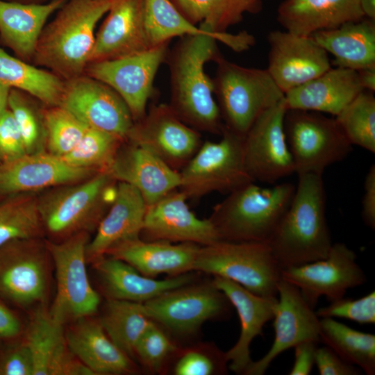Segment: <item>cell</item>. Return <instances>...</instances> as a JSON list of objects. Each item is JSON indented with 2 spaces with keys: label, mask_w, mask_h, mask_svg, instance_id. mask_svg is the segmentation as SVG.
I'll return each mask as SVG.
<instances>
[{
  "label": "cell",
  "mask_w": 375,
  "mask_h": 375,
  "mask_svg": "<svg viewBox=\"0 0 375 375\" xmlns=\"http://www.w3.org/2000/svg\"><path fill=\"white\" fill-rule=\"evenodd\" d=\"M218 39L209 35H188L176 44L167 60L170 73V103L179 118L194 129L221 135L224 127L214 99V85L205 65L222 53Z\"/></svg>",
  "instance_id": "obj_1"
},
{
  "label": "cell",
  "mask_w": 375,
  "mask_h": 375,
  "mask_svg": "<svg viewBox=\"0 0 375 375\" xmlns=\"http://www.w3.org/2000/svg\"><path fill=\"white\" fill-rule=\"evenodd\" d=\"M267 243L281 269L328 256L333 243L322 174H298L291 202Z\"/></svg>",
  "instance_id": "obj_2"
},
{
  "label": "cell",
  "mask_w": 375,
  "mask_h": 375,
  "mask_svg": "<svg viewBox=\"0 0 375 375\" xmlns=\"http://www.w3.org/2000/svg\"><path fill=\"white\" fill-rule=\"evenodd\" d=\"M112 0H67L45 25L33 61L67 81L85 74L95 41V28Z\"/></svg>",
  "instance_id": "obj_3"
},
{
  "label": "cell",
  "mask_w": 375,
  "mask_h": 375,
  "mask_svg": "<svg viewBox=\"0 0 375 375\" xmlns=\"http://www.w3.org/2000/svg\"><path fill=\"white\" fill-rule=\"evenodd\" d=\"M117 181L108 171L72 184L54 187L38 195L44 230L50 241L60 242L95 231L113 202Z\"/></svg>",
  "instance_id": "obj_4"
},
{
  "label": "cell",
  "mask_w": 375,
  "mask_h": 375,
  "mask_svg": "<svg viewBox=\"0 0 375 375\" xmlns=\"http://www.w3.org/2000/svg\"><path fill=\"white\" fill-rule=\"evenodd\" d=\"M295 187L281 183L261 187L248 183L228 193L209 219L220 240L267 242L288 209Z\"/></svg>",
  "instance_id": "obj_5"
},
{
  "label": "cell",
  "mask_w": 375,
  "mask_h": 375,
  "mask_svg": "<svg viewBox=\"0 0 375 375\" xmlns=\"http://www.w3.org/2000/svg\"><path fill=\"white\" fill-rule=\"evenodd\" d=\"M215 62L214 94L224 126L244 137L255 120L285 94L267 69L243 67L222 55Z\"/></svg>",
  "instance_id": "obj_6"
},
{
  "label": "cell",
  "mask_w": 375,
  "mask_h": 375,
  "mask_svg": "<svg viewBox=\"0 0 375 375\" xmlns=\"http://www.w3.org/2000/svg\"><path fill=\"white\" fill-rule=\"evenodd\" d=\"M193 271L231 280L262 297H277L281 279V269L265 242L219 240L201 246Z\"/></svg>",
  "instance_id": "obj_7"
},
{
  "label": "cell",
  "mask_w": 375,
  "mask_h": 375,
  "mask_svg": "<svg viewBox=\"0 0 375 375\" xmlns=\"http://www.w3.org/2000/svg\"><path fill=\"white\" fill-rule=\"evenodd\" d=\"M90 233L80 232L60 242L46 240L55 269L56 290L50 315L62 325L97 312L101 299L86 269Z\"/></svg>",
  "instance_id": "obj_8"
},
{
  "label": "cell",
  "mask_w": 375,
  "mask_h": 375,
  "mask_svg": "<svg viewBox=\"0 0 375 375\" xmlns=\"http://www.w3.org/2000/svg\"><path fill=\"white\" fill-rule=\"evenodd\" d=\"M217 142L206 141L179 172L178 189L188 199H199L214 192L229 193L254 182L244 165L243 137L224 126Z\"/></svg>",
  "instance_id": "obj_9"
},
{
  "label": "cell",
  "mask_w": 375,
  "mask_h": 375,
  "mask_svg": "<svg viewBox=\"0 0 375 375\" xmlns=\"http://www.w3.org/2000/svg\"><path fill=\"white\" fill-rule=\"evenodd\" d=\"M53 262L42 238L0 247V296L22 308L48 306Z\"/></svg>",
  "instance_id": "obj_10"
},
{
  "label": "cell",
  "mask_w": 375,
  "mask_h": 375,
  "mask_svg": "<svg viewBox=\"0 0 375 375\" xmlns=\"http://www.w3.org/2000/svg\"><path fill=\"white\" fill-rule=\"evenodd\" d=\"M284 128L297 174H322L327 167L345 158L352 149L335 118L320 112L287 110Z\"/></svg>",
  "instance_id": "obj_11"
},
{
  "label": "cell",
  "mask_w": 375,
  "mask_h": 375,
  "mask_svg": "<svg viewBox=\"0 0 375 375\" xmlns=\"http://www.w3.org/2000/svg\"><path fill=\"white\" fill-rule=\"evenodd\" d=\"M142 304L151 319L181 336L194 334L208 320L227 316L232 306L212 281L181 286Z\"/></svg>",
  "instance_id": "obj_12"
},
{
  "label": "cell",
  "mask_w": 375,
  "mask_h": 375,
  "mask_svg": "<svg viewBox=\"0 0 375 375\" xmlns=\"http://www.w3.org/2000/svg\"><path fill=\"white\" fill-rule=\"evenodd\" d=\"M168 44L165 42L117 59L90 62L85 74L112 88L127 105L134 122H138L146 115L148 101L154 94V79L167 60Z\"/></svg>",
  "instance_id": "obj_13"
},
{
  "label": "cell",
  "mask_w": 375,
  "mask_h": 375,
  "mask_svg": "<svg viewBox=\"0 0 375 375\" xmlns=\"http://www.w3.org/2000/svg\"><path fill=\"white\" fill-rule=\"evenodd\" d=\"M356 258L345 244L334 243L325 258L281 269V279L296 286L315 308L319 297L330 301L341 299L349 289L367 281Z\"/></svg>",
  "instance_id": "obj_14"
},
{
  "label": "cell",
  "mask_w": 375,
  "mask_h": 375,
  "mask_svg": "<svg viewBox=\"0 0 375 375\" xmlns=\"http://www.w3.org/2000/svg\"><path fill=\"white\" fill-rule=\"evenodd\" d=\"M286 111L283 98L263 112L243 137L244 165L254 182L274 183L295 173L284 128Z\"/></svg>",
  "instance_id": "obj_15"
},
{
  "label": "cell",
  "mask_w": 375,
  "mask_h": 375,
  "mask_svg": "<svg viewBox=\"0 0 375 375\" xmlns=\"http://www.w3.org/2000/svg\"><path fill=\"white\" fill-rule=\"evenodd\" d=\"M64 81L59 106L89 128L126 141L135 122L127 105L112 88L85 74Z\"/></svg>",
  "instance_id": "obj_16"
},
{
  "label": "cell",
  "mask_w": 375,
  "mask_h": 375,
  "mask_svg": "<svg viewBox=\"0 0 375 375\" xmlns=\"http://www.w3.org/2000/svg\"><path fill=\"white\" fill-rule=\"evenodd\" d=\"M126 141L146 149L178 172L202 144L200 133L183 122L167 103L152 106L134 123Z\"/></svg>",
  "instance_id": "obj_17"
},
{
  "label": "cell",
  "mask_w": 375,
  "mask_h": 375,
  "mask_svg": "<svg viewBox=\"0 0 375 375\" xmlns=\"http://www.w3.org/2000/svg\"><path fill=\"white\" fill-rule=\"evenodd\" d=\"M275 337L268 352L252 361L244 375H262L281 353L305 341L319 342L320 319L300 290L281 279L277 286V303L274 315Z\"/></svg>",
  "instance_id": "obj_18"
},
{
  "label": "cell",
  "mask_w": 375,
  "mask_h": 375,
  "mask_svg": "<svg viewBox=\"0 0 375 375\" xmlns=\"http://www.w3.org/2000/svg\"><path fill=\"white\" fill-rule=\"evenodd\" d=\"M267 70L285 94L331 68L328 53L311 37L272 31Z\"/></svg>",
  "instance_id": "obj_19"
},
{
  "label": "cell",
  "mask_w": 375,
  "mask_h": 375,
  "mask_svg": "<svg viewBox=\"0 0 375 375\" xmlns=\"http://www.w3.org/2000/svg\"><path fill=\"white\" fill-rule=\"evenodd\" d=\"M186 195L176 189L147 207L140 237L147 241L191 242L200 246L220 240L209 219L198 218L186 202Z\"/></svg>",
  "instance_id": "obj_20"
},
{
  "label": "cell",
  "mask_w": 375,
  "mask_h": 375,
  "mask_svg": "<svg viewBox=\"0 0 375 375\" xmlns=\"http://www.w3.org/2000/svg\"><path fill=\"white\" fill-rule=\"evenodd\" d=\"M98 172L73 167L47 151L26 153L0 163V198L76 183Z\"/></svg>",
  "instance_id": "obj_21"
},
{
  "label": "cell",
  "mask_w": 375,
  "mask_h": 375,
  "mask_svg": "<svg viewBox=\"0 0 375 375\" xmlns=\"http://www.w3.org/2000/svg\"><path fill=\"white\" fill-rule=\"evenodd\" d=\"M107 13L96 33L89 63L117 59L153 47L145 26L144 0H112Z\"/></svg>",
  "instance_id": "obj_22"
},
{
  "label": "cell",
  "mask_w": 375,
  "mask_h": 375,
  "mask_svg": "<svg viewBox=\"0 0 375 375\" xmlns=\"http://www.w3.org/2000/svg\"><path fill=\"white\" fill-rule=\"evenodd\" d=\"M108 171L117 182L135 187L147 207L178 189L181 184L178 172L149 151L128 141L122 143Z\"/></svg>",
  "instance_id": "obj_23"
},
{
  "label": "cell",
  "mask_w": 375,
  "mask_h": 375,
  "mask_svg": "<svg viewBox=\"0 0 375 375\" xmlns=\"http://www.w3.org/2000/svg\"><path fill=\"white\" fill-rule=\"evenodd\" d=\"M215 286L228 298L238 314L241 331L235 345L225 352L228 368L238 374H244L253 361L250 345L253 340L262 333L265 324L273 319L277 297L255 294L231 280L214 276Z\"/></svg>",
  "instance_id": "obj_24"
},
{
  "label": "cell",
  "mask_w": 375,
  "mask_h": 375,
  "mask_svg": "<svg viewBox=\"0 0 375 375\" xmlns=\"http://www.w3.org/2000/svg\"><path fill=\"white\" fill-rule=\"evenodd\" d=\"M107 299L144 303L169 290L194 282L193 272L158 280L142 275L126 262L104 256L92 263Z\"/></svg>",
  "instance_id": "obj_25"
},
{
  "label": "cell",
  "mask_w": 375,
  "mask_h": 375,
  "mask_svg": "<svg viewBox=\"0 0 375 375\" xmlns=\"http://www.w3.org/2000/svg\"><path fill=\"white\" fill-rule=\"evenodd\" d=\"M147 206L140 192L131 185L117 182L115 198L99 222L86 249L92 264L123 241L140 238Z\"/></svg>",
  "instance_id": "obj_26"
},
{
  "label": "cell",
  "mask_w": 375,
  "mask_h": 375,
  "mask_svg": "<svg viewBox=\"0 0 375 375\" xmlns=\"http://www.w3.org/2000/svg\"><path fill=\"white\" fill-rule=\"evenodd\" d=\"M201 246L191 242L173 244L165 241H147L140 238L119 242L106 255L126 262L144 276H174L194 272V261Z\"/></svg>",
  "instance_id": "obj_27"
},
{
  "label": "cell",
  "mask_w": 375,
  "mask_h": 375,
  "mask_svg": "<svg viewBox=\"0 0 375 375\" xmlns=\"http://www.w3.org/2000/svg\"><path fill=\"white\" fill-rule=\"evenodd\" d=\"M364 91L356 70L331 68L285 93L287 110H302L337 116Z\"/></svg>",
  "instance_id": "obj_28"
},
{
  "label": "cell",
  "mask_w": 375,
  "mask_h": 375,
  "mask_svg": "<svg viewBox=\"0 0 375 375\" xmlns=\"http://www.w3.org/2000/svg\"><path fill=\"white\" fill-rule=\"evenodd\" d=\"M65 337L73 353L95 375L138 371L131 358L110 339L98 319L87 317L70 323Z\"/></svg>",
  "instance_id": "obj_29"
},
{
  "label": "cell",
  "mask_w": 375,
  "mask_h": 375,
  "mask_svg": "<svg viewBox=\"0 0 375 375\" xmlns=\"http://www.w3.org/2000/svg\"><path fill=\"white\" fill-rule=\"evenodd\" d=\"M277 13V20L286 31L301 36H311L365 17L360 0H285Z\"/></svg>",
  "instance_id": "obj_30"
},
{
  "label": "cell",
  "mask_w": 375,
  "mask_h": 375,
  "mask_svg": "<svg viewBox=\"0 0 375 375\" xmlns=\"http://www.w3.org/2000/svg\"><path fill=\"white\" fill-rule=\"evenodd\" d=\"M66 1L30 3L0 0V35L3 42L20 59L33 60L47 19Z\"/></svg>",
  "instance_id": "obj_31"
},
{
  "label": "cell",
  "mask_w": 375,
  "mask_h": 375,
  "mask_svg": "<svg viewBox=\"0 0 375 375\" xmlns=\"http://www.w3.org/2000/svg\"><path fill=\"white\" fill-rule=\"evenodd\" d=\"M144 22L151 45L153 47L175 37L209 35L216 37L235 51H242L253 44V38L247 32L238 34L213 33L189 21L172 0H144Z\"/></svg>",
  "instance_id": "obj_32"
},
{
  "label": "cell",
  "mask_w": 375,
  "mask_h": 375,
  "mask_svg": "<svg viewBox=\"0 0 375 375\" xmlns=\"http://www.w3.org/2000/svg\"><path fill=\"white\" fill-rule=\"evenodd\" d=\"M311 37L334 58L338 67L360 70L375 66L374 20L349 22Z\"/></svg>",
  "instance_id": "obj_33"
},
{
  "label": "cell",
  "mask_w": 375,
  "mask_h": 375,
  "mask_svg": "<svg viewBox=\"0 0 375 375\" xmlns=\"http://www.w3.org/2000/svg\"><path fill=\"white\" fill-rule=\"evenodd\" d=\"M0 83L28 94L48 107L59 106L65 85L53 72L12 57L1 49Z\"/></svg>",
  "instance_id": "obj_34"
},
{
  "label": "cell",
  "mask_w": 375,
  "mask_h": 375,
  "mask_svg": "<svg viewBox=\"0 0 375 375\" xmlns=\"http://www.w3.org/2000/svg\"><path fill=\"white\" fill-rule=\"evenodd\" d=\"M23 341L33 356V375H49L51 365L69 349L65 326L50 315L48 306L33 310Z\"/></svg>",
  "instance_id": "obj_35"
},
{
  "label": "cell",
  "mask_w": 375,
  "mask_h": 375,
  "mask_svg": "<svg viewBox=\"0 0 375 375\" xmlns=\"http://www.w3.org/2000/svg\"><path fill=\"white\" fill-rule=\"evenodd\" d=\"M98 319L110 339L131 358L140 338L153 322L142 303L114 299H107Z\"/></svg>",
  "instance_id": "obj_36"
},
{
  "label": "cell",
  "mask_w": 375,
  "mask_h": 375,
  "mask_svg": "<svg viewBox=\"0 0 375 375\" xmlns=\"http://www.w3.org/2000/svg\"><path fill=\"white\" fill-rule=\"evenodd\" d=\"M319 342L366 374H375V335L325 317L320 319Z\"/></svg>",
  "instance_id": "obj_37"
},
{
  "label": "cell",
  "mask_w": 375,
  "mask_h": 375,
  "mask_svg": "<svg viewBox=\"0 0 375 375\" xmlns=\"http://www.w3.org/2000/svg\"><path fill=\"white\" fill-rule=\"evenodd\" d=\"M181 14L194 24L213 33L226 31L241 22L247 12L261 9L260 0H172Z\"/></svg>",
  "instance_id": "obj_38"
},
{
  "label": "cell",
  "mask_w": 375,
  "mask_h": 375,
  "mask_svg": "<svg viewBox=\"0 0 375 375\" xmlns=\"http://www.w3.org/2000/svg\"><path fill=\"white\" fill-rule=\"evenodd\" d=\"M0 201V247L16 240L42 238L44 230L35 193H20Z\"/></svg>",
  "instance_id": "obj_39"
},
{
  "label": "cell",
  "mask_w": 375,
  "mask_h": 375,
  "mask_svg": "<svg viewBox=\"0 0 375 375\" xmlns=\"http://www.w3.org/2000/svg\"><path fill=\"white\" fill-rule=\"evenodd\" d=\"M335 119L352 146L375 153V98L372 92H361Z\"/></svg>",
  "instance_id": "obj_40"
},
{
  "label": "cell",
  "mask_w": 375,
  "mask_h": 375,
  "mask_svg": "<svg viewBox=\"0 0 375 375\" xmlns=\"http://www.w3.org/2000/svg\"><path fill=\"white\" fill-rule=\"evenodd\" d=\"M124 142L108 133L88 128L78 144L61 158L73 167L108 171Z\"/></svg>",
  "instance_id": "obj_41"
},
{
  "label": "cell",
  "mask_w": 375,
  "mask_h": 375,
  "mask_svg": "<svg viewBox=\"0 0 375 375\" xmlns=\"http://www.w3.org/2000/svg\"><path fill=\"white\" fill-rule=\"evenodd\" d=\"M31 97L24 92L10 89L8 99V108L19 128L27 153L45 151L47 143L44 110Z\"/></svg>",
  "instance_id": "obj_42"
},
{
  "label": "cell",
  "mask_w": 375,
  "mask_h": 375,
  "mask_svg": "<svg viewBox=\"0 0 375 375\" xmlns=\"http://www.w3.org/2000/svg\"><path fill=\"white\" fill-rule=\"evenodd\" d=\"M47 131L46 151L62 158L80 142L89 128L72 112L60 106L44 110Z\"/></svg>",
  "instance_id": "obj_43"
},
{
  "label": "cell",
  "mask_w": 375,
  "mask_h": 375,
  "mask_svg": "<svg viewBox=\"0 0 375 375\" xmlns=\"http://www.w3.org/2000/svg\"><path fill=\"white\" fill-rule=\"evenodd\" d=\"M178 354L172 372L176 375H212L227 372L225 352L215 345L195 346L182 351Z\"/></svg>",
  "instance_id": "obj_44"
},
{
  "label": "cell",
  "mask_w": 375,
  "mask_h": 375,
  "mask_svg": "<svg viewBox=\"0 0 375 375\" xmlns=\"http://www.w3.org/2000/svg\"><path fill=\"white\" fill-rule=\"evenodd\" d=\"M178 350L165 331L153 322L138 342L135 356L149 372L160 374Z\"/></svg>",
  "instance_id": "obj_45"
},
{
  "label": "cell",
  "mask_w": 375,
  "mask_h": 375,
  "mask_svg": "<svg viewBox=\"0 0 375 375\" xmlns=\"http://www.w3.org/2000/svg\"><path fill=\"white\" fill-rule=\"evenodd\" d=\"M328 306L315 311L319 318L339 317L356 322L360 324L375 323V292L374 291L359 299L344 297L330 301Z\"/></svg>",
  "instance_id": "obj_46"
},
{
  "label": "cell",
  "mask_w": 375,
  "mask_h": 375,
  "mask_svg": "<svg viewBox=\"0 0 375 375\" xmlns=\"http://www.w3.org/2000/svg\"><path fill=\"white\" fill-rule=\"evenodd\" d=\"M23 139L11 111L7 108L0 115V162L26 154Z\"/></svg>",
  "instance_id": "obj_47"
},
{
  "label": "cell",
  "mask_w": 375,
  "mask_h": 375,
  "mask_svg": "<svg viewBox=\"0 0 375 375\" xmlns=\"http://www.w3.org/2000/svg\"><path fill=\"white\" fill-rule=\"evenodd\" d=\"M33 356L23 340L8 349L0 358V375H33Z\"/></svg>",
  "instance_id": "obj_48"
},
{
  "label": "cell",
  "mask_w": 375,
  "mask_h": 375,
  "mask_svg": "<svg viewBox=\"0 0 375 375\" xmlns=\"http://www.w3.org/2000/svg\"><path fill=\"white\" fill-rule=\"evenodd\" d=\"M315 364L320 375H358L362 370L338 356L326 345L316 349Z\"/></svg>",
  "instance_id": "obj_49"
},
{
  "label": "cell",
  "mask_w": 375,
  "mask_h": 375,
  "mask_svg": "<svg viewBox=\"0 0 375 375\" xmlns=\"http://www.w3.org/2000/svg\"><path fill=\"white\" fill-rule=\"evenodd\" d=\"M317 341H305L294 348V361L290 375H308L315 365V353L318 347Z\"/></svg>",
  "instance_id": "obj_50"
},
{
  "label": "cell",
  "mask_w": 375,
  "mask_h": 375,
  "mask_svg": "<svg viewBox=\"0 0 375 375\" xmlns=\"http://www.w3.org/2000/svg\"><path fill=\"white\" fill-rule=\"evenodd\" d=\"M364 195L362 200V218L372 229L375 228V165L369 169L365 178Z\"/></svg>",
  "instance_id": "obj_51"
},
{
  "label": "cell",
  "mask_w": 375,
  "mask_h": 375,
  "mask_svg": "<svg viewBox=\"0 0 375 375\" xmlns=\"http://www.w3.org/2000/svg\"><path fill=\"white\" fill-rule=\"evenodd\" d=\"M23 332L19 317L0 300V339H15Z\"/></svg>",
  "instance_id": "obj_52"
},
{
  "label": "cell",
  "mask_w": 375,
  "mask_h": 375,
  "mask_svg": "<svg viewBox=\"0 0 375 375\" xmlns=\"http://www.w3.org/2000/svg\"><path fill=\"white\" fill-rule=\"evenodd\" d=\"M357 72L363 90L374 92L375 91V66L361 69Z\"/></svg>",
  "instance_id": "obj_53"
},
{
  "label": "cell",
  "mask_w": 375,
  "mask_h": 375,
  "mask_svg": "<svg viewBox=\"0 0 375 375\" xmlns=\"http://www.w3.org/2000/svg\"><path fill=\"white\" fill-rule=\"evenodd\" d=\"M360 5L365 16L375 19V0H360Z\"/></svg>",
  "instance_id": "obj_54"
},
{
  "label": "cell",
  "mask_w": 375,
  "mask_h": 375,
  "mask_svg": "<svg viewBox=\"0 0 375 375\" xmlns=\"http://www.w3.org/2000/svg\"><path fill=\"white\" fill-rule=\"evenodd\" d=\"M10 89L0 83V115L8 108V99Z\"/></svg>",
  "instance_id": "obj_55"
},
{
  "label": "cell",
  "mask_w": 375,
  "mask_h": 375,
  "mask_svg": "<svg viewBox=\"0 0 375 375\" xmlns=\"http://www.w3.org/2000/svg\"><path fill=\"white\" fill-rule=\"evenodd\" d=\"M9 1H16L20 3H42L46 0H5Z\"/></svg>",
  "instance_id": "obj_56"
},
{
  "label": "cell",
  "mask_w": 375,
  "mask_h": 375,
  "mask_svg": "<svg viewBox=\"0 0 375 375\" xmlns=\"http://www.w3.org/2000/svg\"><path fill=\"white\" fill-rule=\"evenodd\" d=\"M1 163V162H0Z\"/></svg>",
  "instance_id": "obj_57"
}]
</instances>
